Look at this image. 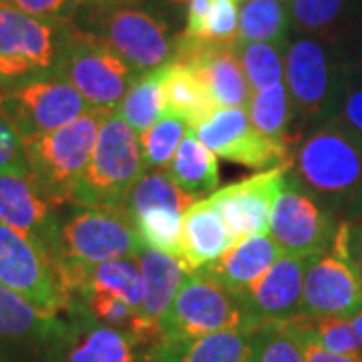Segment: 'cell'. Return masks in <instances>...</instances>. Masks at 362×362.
I'll return each instance as SVG.
<instances>
[{"mask_svg":"<svg viewBox=\"0 0 362 362\" xmlns=\"http://www.w3.org/2000/svg\"><path fill=\"white\" fill-rule=\"evenodd\" d=\"M133 344L123 332L97 322L73 298L52 362H135Z\"/></svg>","mask_w":362,"mask_h":362,"instance_id":"19","label":"cell"},{"mask_svg":"<svg viewBox=\"0 0 362 362\" xmlns=\"http://www.w3.org/2000/svg\"><path fill=\"white\" fill-rule=\"evenodd\" d=\"M286 2H290V0H286Z\"/></svg>","mask_w":362,"mask_h":362,"instance_id":"50","label":"cell"},{"mask_svg":"<svg viewBox=\"0 0 362 362\" xmlns=\"http://www.w3.org/2000/svg\"><path fill=\"white\" fill-rule=\"evenodd\" d=\"M141 247L125 207L65 204L59 207L47 258L73 298L93 266L109 259L135 258Z\"/></svg>","mask_w":362,"mask_h":362,"instance_id":"1","label":"cell"},{"mask_svg":"<svg viewBox=\"0 0 362 362\" xmlns=\"http://www.w3.org/2000/svg\"><path fill=\"white\" fill-rule=\"evenodd\" d=\"M59 207L28 168L0 173V223L25 235L45 256Z\"/></svg>","mask_w":362,"mask_h":362,"instance_id":"17","label":"cell"},{"mask_svg":"<svg viewBox=\"0 0 362 362\" xmlns=\"http://www.w3.org/2000/svg\"><path fill=\"white\" fill-rule=\"evenodd\" d=\"M93 35L103 39L137 73L168 65L177 52V37L169 35V26L153 13L131 4L101 8Z\"/></svg>","mask_w":362,"mask_h":362,"instance_id":"10","label":"cell"},{"mask_svg":"<svg viewBox=\"0 0 362 362\" xmlns=\"http://www.w3.org/2000/svg\"><path fill=\"white\" fill-rule=\"evenodd\" d=\"M197 204V197L183 192L175 181L169 177L168 171H153L143 175L131 189L125 209L133 216L141 214L149 207H171L185 214Z\"/></svg>","mask_w":362,"mask_h":362,"instance_id":"33","label":"cell"},{"mask_svg":"<svg viewBox=\"0 0 362 362\" xmlns=\"http://www.w3.org/2000/svg\"><path fill=\"white\" fill-rule=\"evenodd\" d=\"M252 362H306L296 324H259L252 332Z\"/></svg>","mask_w":362,"mask_h":362,"instance_id":"34","label":"cell"},{"mask_svg":"<svg viewBox=\"0 0 362 362\" xmlns=\"http://www.w3.org/2000/svg\"><path fill=\"white\" fill-rule=\"evenodd\" d=\"M211 0H189L185 13V28L181 37L187 40L206 42V21L209 13Z\"/></svg>","mask_w":362,"mask_h":362,"instance_id":"45","label":"cell"},{"mask_svg":"<svg viewBox=\"0 0 362 362\" xmlns=\"http://www.w3.org/2000/svg\"><path fill=\"white\" fill-rule=\"evenodd\" d=\"M362 310V276L334 250L308 259L302 290L304 318H350Z\"/></svg>","mask_w":362,"mask_h":362,"instance_id":"16","label":"cell"},{"mask_svg":"<svg viewBox=\"0 0 362 362\" xmlns=\"http://www.w3.org/2000/svg\"><path fill=\"white\" fill-rule=\"evenodd\" d=\"M187 131L189 127L180 117L169 115V113L161 117L153 127L143 131L139 135V145H141L145 168H168Z\"/></svg>","mask_w":362,"mask_h":362,"instance_id":"37","label":"cell"},{"mask_svg":"<svg viewBox=\"0 0 362 362\" xmlns=\"http://www.w3.org/2000/svg\"><path fill=\"white\" fill-rule=\"evenodd\" d=\"M296 324L300 338H302V346H304V354H306V362H362V356H342V354H334L328 352L322 344L318 342L316 334L312 332L308 318L300 316L294 320Z\"/></svg>","mask_w":362,"mask_h":362,"instance_id":"44","label":"cell"},{"mask_svg":"<svg viewBox=\"0 0 362 362\" xmlns=\"http://www.w3.org/2000/svg\"><path fill=\"white\" fill-rule=\"evenodd\" d=\"M75 298L97 322L123 332L133 342H149V340H156L157 344L161 342V330L147 322L141 312L135 310L115 294L105 290H85Z\"/></svg>","mask_w":362,"mask_h":362,"instance_id":"27","label":"cell"},{"mask_svg":"<svg viewBox=\"0 0 362 362\" xmlns=\"http://www.w3.org/2000/svg\"><path fill=\"white\" fill-rule=\"evenodd\" d=\"M290 25L337 47L352 16V0H290Z\"/></svg>","mask_w":362,"mask_h":362,"instance_id":"28","label":"cell"},{"mask_svg":"<svg viewBox=\"0 0 362 362\" xmlns=\"http://www.w3.org/2000/svg\"><path fill=\"white\" fill-rule=\"evenodd\" d=\"M246 111L254 127L264 135L278 141H292L288 135V127L294 117V109L286 83H278L270 89L252 93Z\"/></svg>","mask_w":362,"mask_h":362,"instance_id":"32","label":"cell"},{"mask_svg":"<svg viewBox=\"0 0 362 362\" xmlns=\"http://www.w3.org/2000/svg\"><path fill=\"white\" fill-rule=\"evenodd\" d=\"M214 156L252 169L290 165L292 141H278L254 127L246 109H216L197 127L189 129Z\"/></svg>","mask_w":362,"mask_h":362,"instance_id":"11","label":"cell"},{"mask_svg":"<svg viewBox=\"0 0 362 362\" xmlns=\"http://www.w3.org/2000/svg\"><path fill=\"white\" fill-rule=\"evenodd\" d=\"M328 121L362 143V75L350 63L344 69V85L337 111Z\"/></svg>","mask_w":362,"mask_h":362,"instance_id":"38","label":"cell"},{"mask_svg":"<svg viewBox=\"0 0 362 362\" xmlns=\"http://www.w3.org/2000/svg\"><path fill=\"white\" fill-rule=\"evenodd\" d=\"M346 63L338 61L334 45L310 35L294 39L284 57V83L294 115L326 123L337 111Z\"/></svg>","mask_w":362,"mask_h":362,"instance_id":"7","label":"cell"},{"mask_svg":"<svg viewBox=\"0 0 362 362\" xmlns=\"http://www.w3.org/2000/svg\"><path fill=\"white\" fill-rule=\"evenodd\" d=\"M65 314L40 310L0 284V362H52Z\"/></svg>","mask_w":362,"mask_h":362,"instance_id":"14","label":"cell"},{"mask_svg":"<svg viewBox=\"0 0 362 362\" xmlns=\"http://www.w3.org/2000/svg\"><path fill=\"white\" fill-rule=\"evenodd\" d=\"M290 175L334 218L349 221L362 216V143L332 121L300 141Z\"/></svg>","mask_w":362,"mask_h":362,"instance_id":"2","label":"cell"},{"mask_svg":"<svg viewBox=\"0 0 362 362\" xmlns=\"http://www.w3.org/2000/svg\"><path fill=\"white\" fill-rule=\"evenodd\" d=\"M235 244L218 209L207 199L183 214L180 262L187 274L206 268Z\"/></svg>","mask_w":362,"mask_h":362,"instance_id":"22","label":"cell"},{"mask_svg":"<svg viewBox=\"0 0 362 362\" xmlns=\"http://www.w3.org/2000/svg\"><path fill=\"white\" fill-rule=\"evenodd\" d=\"M89 109L83 95L57 73L0 89V115L23 145L65 127Z\"/></svg>","mask_w":362,"mask_h":362,"instance_id":"9","label":"cell"},{"mask_svg":"<svg viewBox=\"0 0 362 362\" xmlns=\"http://www.w3.org/2000/svg\"><path fill=\"white\" fill-rule=\"evenodd\" d=\"M171 4H183V2H189V0H168Z\"/></svg>","mask_w":362,"mask_h":362,"instance_id":"48","label":"cell"},{"mask_svg":"<svg viewBox=\"0 0 362 362\" xmlns=\"http://www.w3.org/2000/svg\"><path fill=\"white\" fill-rule=\"evenodd\" d=\"M337 218L306 194L288 169V180L272 209L270 233L282 256L316 258L332 250L338 230Z\"/></svg>","mask_w":362,"mask_h":362,"instance_id":"12","label":"cell"},{"mask_svg":"<svg viewBox=\"0 0 362 362\" xmlns=\"http://www.w3.org/2000/svg\"><path fill=\"white\" fill-rule=\"evenodd\" d=\"M258 326L244 298L204 272H192L183 278L180 292L159 322L161 342L189 340L221 330H254Z\"/></svg>","mask_w":362,"mask_h":362,"instance_id":"5","label":"cell"},{"mask_svg":"<svg viewBox=\"0 0 362 362\" xmlns=\"http://www.w3.org/2000/svg\"><path fill=\"white\" fill-rule=\"evenodd\" d=\"M332 250L362 276V216L338 223Z\"/></svg>","mask_w":362,"mask_h":362,"instance_id":"41","label":"cell"},{"mask_svg":"<svg viewBox=\"0 0 362 362\" xmlns=\"http://www.w3.org/2000/svg\"><path fill=\"white\" fill-rule=\"evenodd\" d=\"M163 87L168 113L180 117L189 129L197 127L218 109L194 71L180 61H171L163 66Z\"/></svg>","mask_w":362,"mask_h":362,"instance_id":"25","label":"cell"},{"mask_svg":"<svg viewBox=\"0 0 362 362\" xmlns=\"http://www.w3.org/2000/svg\"><path fill=\"white\" fill-rule=\"evenodd\" d=\"M73 25L39 18L0 0V89L54 75Z\"/></svg>","mask_w":362,"mask_h":362,"instance_id":"4","label":"cell"},{"mask_svg":"<svg viewBox=\"0 0 362 362\" xmlns=\"http://www.w3.org/2000/svg\"><path fill=\"white\" fill-rule=\"evenodd\" d=\"M240 11L235 0H211L206 21V42L233 47L238 40Z\"/></svg>","mask_w":362,"mask_h":362,"instance_id":"40","label":"cell"},{"mask_svg":"<svg viewBox=\"0 0 362 362\" xmlns=\"http://www.w3.org/2000/svg\"><path fill=\"white\" fill-rule=\"evenodd\" d=\"M85 290H105L127 302L135 310L141 312L143 304V274L135 258H117L93 266L78 288L77 294ZM75 294V296H77ZM73 296V298H75Z\"/></svg>","mask_w":362,"mask_h":362,"instance_id":"31","label":"cell"},{"mask_svg":"<svg viewBox=\"0 0 362 362\" xmlns=\"http://www.w3.org/2000/svg\"><path fill=\"white\" fill-rule=\"evenodd\" d=\"M0 284L51 314H65L73 302L51 259L4 223H0Z\"/></svg>","mask_w":362,"mask_h":362,"instance_id":"13","label":"cell"},{"mask_svg":"<svg viewBox=\"0 0 362 362\" xmlns=\"http://www.w3.org/2000/svg\"><path fill=\"white\" fill-rule=\"evenodd\" d=\"M312 332L328 352L342 356H362V349L352 330L350 318L328 316V318H308Z\"/></svg>","mask_w":362,"mask_h":362,"instance_id":"39","label":"cell"},{"mask_svg":"<svg viewBox=\"0 0 362 362\" xmlns=\"http://www.w3.org/2000/svg\"><path fill=\"white\" fill-rule=\"evenodd\" d=\"M280 258L282 252L272 235L256 233L235 242L223 256L197 272H204L221 286L244 296Z\"/></svg>","mask_w":362,"mask_h":362,"instance_id":"21","label":"cell"},{"mask_svg":"<svg viewBox=\"0 0 362 362\" xmlns=\"http://www.w3.org/2000/svg\"><path fill=\"white\" fill-rule=\"evenodd\" d=\"M233 49L246 71L252 93L284 83V57L288 47H278L272 42H235Z\"/></svg>","mask_w":362,"mask_h":362,"instance_id":"36","label":"cell"},{"mask_svg":"<svg viewBox=\"0 0 362 362\" xmlns=\"http://www.w3.org/2000/svg\"><path fill=\"white\" fill-rule=\"evenodd\" d=\"M306 264V258L282 256L242 296L256 322H292L302 316Z\"/></svg>","mask_w":362,"mask_h":362,"instance_id":"20","label":"cell"},{"mask_svg":"<svg viewBox=\"0 0 362 362\" xmlns=\"http://www.w3.org/2000/svg\"><path fill=\"white\" fill-rule=\"evenodd\" d=\"M145 171L137 133L117 113L105 117L93 156L77 181L71 202L93 207H125Z\"/></svg>","mask_w":362,"mask_h":362,"instance_id":"3","label":"cell"},{"mask_svg":"<svg viewBox=\"0 0 362 362\" xmlns=\"http://www.w3.org/2000/svg\"><path fill=\"white\" fill-rule=\"evenodd\" d=\"M173 61H180L194 71L214 103L218 105V109H247L252 99V87L233 47L187 40L180 35Z\"/></svg>","mask_w":362,"mask_h":362,"instance_id":"18","label":"cell"},{"mask_svg":"<svg viewBox=\"0 0 362 362\" xmlns=\"http://www.w3.org/2000/svg\"><path fill=\"white\" fill-rule=\"evenodd\" d=\"M290 165H280L216 189L207 202L218 209L235 242L256 233H270L272 209L288 180Z\"/></svg>","mask_w":362,"mask_h":362,"instance_id":"15","label":"cell"},{"mask_svg":"<svg viewBox=\"0 0 362 362\" xmlns=\"http://www.w3.org/2000/svg\"><path fill=\"white\" fill-rule=\"evenodd\" d=\"M57 75L69 81L90 109L115 113L141 73L123 61L103 39L73 26Z\"/></svg>","mask_w":362,"mask_h":362,"instance_id":"8","label":"cell"},{"mask_svg":"<svg viewBox=\"0 0 362 362\" xmlns=\"http://www.w3.org/2000/svg\"><path fill=\"white\" fill-rule=\"evenodd\" d=\"M254 330H221L189 340L159 342L153 362H252Z\"/></svg>","mask_w":362,"mask_h":362,"instance_id":"23","label":"cell"},{"mask_svg":"<svg viewBox=\"0 0 362 362\" xmlns=\"http://www.w3.org/2000/svg\"><path fill=\"white\" fill-rule=\"evenodd\" d=\"M350 324H352V330H354L356 340H358V344H361L362 349V310H358L356 314L350 316Z\"/></svg>","mask_w":362,"mask_h":362,"instance_id":"46","label":"cell"},{"mask_svg":"<svg viewBox=\"0 0 362 362\" xmlns=\"http://www.w3.org/2000/svg\"><path fill=\"white\" fill-rule=\"evenodd\" d=\"M235 2H250V0H235Z\"/></svg>","mask_w":362,"mask_h":362,"instance_id":"49","label":"cell"},{"mask_svg":"<svg viewBox=\"0 0 362 362\" xmlns=\"http://www.w3.org/2000/svg\"><path fill=\"white\" fill-rule=\"evenodd\" d=\"M168 173L183 192L194 197L216 192L220 183L218 159L192 131H187L180 143L175 156L168 165Z\"/></svg>","mask_w":362,"mask_h":362,"instance_id":"26","label":"cell"},{"mask_svg":"<svg viewBox=\"0 0 362 362\" xmlns=\"http://www.w3.org/2000/svg\"><path fill=\"white\" fill-rule=\"evenodd\" d=\"M352 65H354V69H356V71H358V73L362 75V49H361V52H358V59H356V63H352Z\"/></svg>","mask_w":362,"mask_h":362,"instance_id":"47","label":"cell"},{"mask_svg":"<svg viewBox=\"0 0 362 362\" xmlns=\"http://www.w3.org/2000/svg\"><path fill=\"white\" fill-rule=\"evenodd\" d=\"M135 232L143 247H151L180 258L183 214L171 207H149L133 216Z\"/></svg>","mask_w":362,"mask_h":362,"instance_id":"35","label":"cell"},{"mask_svg":"<svg viewBox=\"0 0 362 362\" xmlns=\"http://www.w3.org/2000/svg\"><path fill=\"white\" fill-rule=\"evenodd\" d=\"M6 2L23 13L39 18H51V21H69V16L75 13L78 4V0H6Z\"/></svg>","mask_w":362,"mask_h":362,"instance_id":"42","label":"cell"},{"mask_svg":"<svg viewBox=\"0 0 362 362\" xmlns=\"http://www.w3.org/2000/svg\"><path fill=\"white\" fill-rule=\"evenodd\" d=\"M290 26L286 0H250L240 8L235 42H272L278 47H288Z\"/></svg>","mask_w":362,"mask_h":362,"instance_id":"30","label":"cell"},{"mask_svg":"<svg viewBox=\"0 0 362 362\" xmlns=\"http://www.w3.org/2000/svg\"><path fill=\"white\" fill-rule=\"evenodd\" d=\"M165 66V65H163ZM163 66L156 71L141 73L117 107V115L127 121L131 129L141 135L153 127L161 117L168 115L165 87H163Z\"/></svg>","mask_w":362,"mask_h":362,"instance_id":"29","label":"cell"},{"mask_svg":"<svg viewBox=\"0 0 362 362\" xmlns=\"http://www.w3.org/2000/svg\"><path fill=\"white\" fill-rule=\"evenodd\" d=\"M26 163L25 145L14 129L0 115V173L8 169H25Z\"/></svg>","mask_w":362,"mask_h":362,"instance_id":"43","label":"cell"},{"mask_svg":"<svg viewBox=\"0 0 362 362\" xmlns=\"http://www.w3.org/2000/svg\"><path fill=\"white\" fill-rule=\"evenodd\" d=\"M107 115L101 109H89L73 123L25 145L28 169L57 206L71 202L77 181L89 165Z\"/></svg>","mask_w":362,"mask_h":362,"instance_id":"6","label":"cell"},{"mask_svg":"<svg viewBox=\"0 0 362 362\" xmlns=\"http://www.w3.org/2000/svg\"><path fill=\"white\" fill-rule=\"evenodd\" d=\"M135 259L143 274L141 316L159 328V322L169 310L175 294L180 292L187 272L175 256L151 247H141Z\"/></svg>","mask_w":362,"mask_h":362,"instance_id":"24","label":"cell"}]
</instances>
